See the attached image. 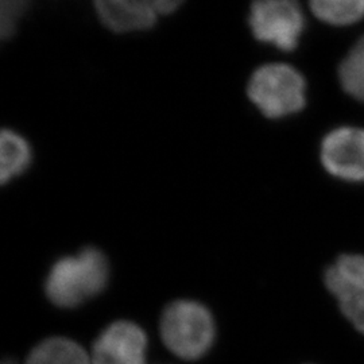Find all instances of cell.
Segmentation results:
<instances>
[{"mask_svg":"<svg viewBox=\"0 0 364 364\" xmlns=\"http://www.w3.org/2000/svg\"><path fill=\"white\" fill-rule=\"evenodd\" d=\"M26 364H92L91 353L65 338H46L33 348Z\"/></svg>","mask_w":364,"mask_h":364,"instance_id":"cell-8","label":"cell"},{"mask_svg":"<svg viewBox=\"0 0 364 364\" xmlns=\"http://www.w3.org/2000/svg\"><path fill=\"white\" fill-rule=\"evenodd\" d=\"M247 25L260 43L293 52L304 33L305 16L299 0H251Z\"/></svg>","mask_w":364,"mask_h":364,"instance_id":"cell-4","label":"cell"},{"mask_svg":"<svg viewBox=\"0 0 364 364\" xmlns=\"http://www.w3.org/2000/svg\"><path fill=\"white\" fill-rule=\"evenodd\" d=\"M151 1L159 18L177 13L185 3V0H151Z\"/></svg>","mask_w":364,"mask_h":364,"instance_id":"cell-15","label":"cell"},{"mask_svg":"<svg viewBox=\"0 0 364 364\" xmlns=\"http://www.w3.org/2000/svg\"><path fill=\"white\" fill-rule=\"evenodd\" d=\"M305 80L293 66L272 63L257 68L248 80L250 100L264 117H287L305 105Z\"/></svg>","mask_w":364,"mask_h":364,"instance_id":"cell-3","label":"cell"},{"mask_svg":"<svg viewBox=\"0 0 364 364\" xmlns=\"http://www.w3.org/2000/svg\"><path fill=\"white\" fill-rule=\"evenodd\" d=\"M28 6L30 0H0V38L7 41L16 36Z\"/></svg>","mask_w":364,"mask_h":364,"instance_id":"cell-13","label":"cell"},{"mask_svg":"<svg viewBox=\"0 0 364 364\" xmlns=\"http://www.w3.org/2000/svg\"><path fill=\"white\" fill-rule=\"evenodd\" d=\"M321 161L331 174L341 180L364 181V130L341 127L328 134Z\"/></svg>","mask_w":364,"mask_h":364,"instance_id":"cell-6","label":"cell"},{"mask_svg":"<svg viewBox=\"0 0 364 364\" xmlns=\"http://www.w3.org/2000/svg\"><path fill=\"white\" fill-rule=\"evenodd\" d=\"M108 262L97 248L55 262L46 279V294L60 308H75L97 296L108 282Z\"/></svg>","mask_w":364,"mask_h":364,"instance_id":"cell-1","label":"cell"},{"mask_svg":"<svg viewBox=\"0 0 364 364\" xmlns=\"http://www.w3.org/2000/svg\"><path fill=\"white\" fill-rule=\"evenodd\" d=\"M147 336L131 321H117L99 335L92 346V364H144Z\"/></svg>","mask_w":364,"mask_h":364,"instance_id":"cell-5","label":"cell"},{"mask_svg":"<svg viewBox=\"0 0 364 364\" xmlns=\"http://www.w3.org/2000/svg\"><path fill=\"white\" fill-rule=\"evenodd\" d=\"M1 364H16L15 363V362H14V360H10V359H7V360H4V362H3V363Z\"/></svg>","mask_w":364,"mask_h":364,"instance_id":"cell-16","label":"cell"},{"mask_svg":"<svg viewBox=\"0 0 364 364\" xmlns=\"http://www.w3.org/2000/svg\"><path fill=\"white\" fill-rule=\"evenodd\" d=\"M344 316L364 333V287L355 289L338 299Z\"/></svg>","mask_w":364,"mask_h":364,"instance_id":"cell-14","label":"cell"},{"mask_svg":"<svg viewBox=\"0 0 364 364\" xmlns=\"http://www.w3.org/2000/svg\"><path fill=\"white\" fill-rule=\"evenodd\" d=\"M216 326L208 309L195 301H176L161 318V338L170 352L197 360L212 348Z\"/></svg>","mask_w":364,"mask_h":364,"instance_id":"cell-2","label":"cell"},{"mask_svg":"<svg viewBox=\"0 0 364 364\" xmlns=\"http://www.w3.org/2000/svg\"><path fill=\"white\" fill-rule=\"evenodd\" d=\"M312 13L336 26L351 25L364 16V0H309Z\"/></svg>","mask_w":364,"mask_h":364,"instance_id":"cell-11","label":"cell"},{"mask_svg":"<svg viewBox=\"0 0 364 364\" xmlns=\"http://www.w3.org/2000/svg\"><path fill=\"white\" fill-rule=\"evenodd\" d=\"M326 287L338 297L364 287V257L344 255L326 274Z\"/></svg>","mask_w":364,"mask_h":364,"instance_id":"cell-10","label":"cell"},{"mask_svg":"<svg viewBox=\"0 0 364 364\" xmlns=\"http://www.w3.org/2000/svg\"><path fill=\"white\" fill-rule=\"evenodd\" d=\"M0 178L6 183L22 174L31 162V149L16 132L4 130L0 138Z\"/></svg>","mask_w":364,"mask_h":364,"instance_id":"cell-9","label":"cell"},{"mask_svg":"<svg viewBox=\"0 0 364 364\" xmlns=\"http://www.w3.org/2000/svg\"><path fill=\"white\" fill-rule=\"evenodd\" d=\"M103 26L119 36L144 33L154 28L159 19L151 0H91Z\"/></svg>","mask_w":364,"mask_h":364,"instance_id":"cell-7","label":"cell"},{"mask_svg":"<svg viewBox=\"0 0 364 364\" xmlns=\"http://www.w3.org/2000/svg\"><path fill=\"white\" fill-rule=\"evenodd\" d=\"M338 76L343 88L364 102V37L341 63Z\"/></svg>","mask_w":364,"mask_h":364,"instance_id":"cell-12","label":"cell"}]
</instances>
